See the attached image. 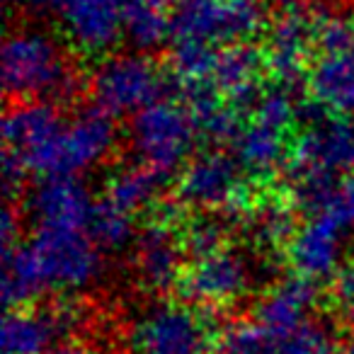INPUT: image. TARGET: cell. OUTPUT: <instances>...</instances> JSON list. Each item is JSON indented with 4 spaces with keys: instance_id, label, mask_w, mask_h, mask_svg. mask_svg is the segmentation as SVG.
<instances>
[{
    "instance_id": "1f68e13d",
    "label": "cell",
    "mask_w": 354,
    "mask_h": 354,
    "mask_svg": "<svg viewBox=\"0 0 354 354\" xmlns=\"http://www.w3.org/2000/svg\"><path fill=\"white\" fill-rule=\"evenodd\" d=\"M330 304H333L335 320L344 330L354 333V262L352 265H344L339 270V274L333 279Z\"/></svg>"
},
{
    "instance_id": "8fae6325",
    "label": "cell",
    "mask_w": 354,
    "mask_h": 354,
    "mask_svg": "<svg viewBox=\"0 0 354 354\" xmlns=\"http://www.w3.org/2000/svg\"><path fill=\"white\" fill-rule=\"evenodd\" d=\"M51 17L88 56L107 54L124 39V0H56Z\"/></svg>"
},
{
    "instance_id": "d6986e66",
    "label": "cell",
    "mask_w": 354,
    "mask_h": 354,
    "mask_svg": "<svg viewBox=\"0 0 354 354\" xmlns=\"http://www.w3.org/2000/svg\"><path fill=\"white\" fill-rule=\"evenodd\" d=\"M267 68L265 54L252 49L250 44H236L218 49L216 68H214L212 88L236 104L238 109L245 102H257L260 97V75Z\"/></svg>"
},
{
    "instance_id": "836d02e7",
    "label": "cell",
    "mask_w": 354,
    "mask_h": 354,
    "mask_svg": "<svg viewBox=\"0 0 354 354\" xmlns=\"http://www.w3.org/2000/svg\"><path fill=\"white\" fill-rule=\"evenodd\" d=\"M46 354H97V352L85 347V344H59V347H51Z\"/></svg>"
},
{
    "instance_id": "ba28073f",
    "label": "cell",
    "mask_w": 354,
    "mask_h": 354,
    "mask_svg": "<svg viewBox=\"0 0 354 354\" xmlns=\"http://www.w3.org/2000/svg\"><path fill=\"white\" fill-rule=\"evenodd\" d=\"M129 337L133 354H204L214 333L187 304L160 301L133 320Z\"/></svg>"
},
{
    "instance_id": "ac0fdd59",
    "label": "cell",
    "mask_w": 354,
    "mask_h": 354,
    "mask_svg": "<svg viewBox=\"0 0 354 354\" xmlns=\"http://www.w3.org/2000/svg\"><path fill=\"white\" fill-rule=\"evenodd\" d=\"M315 304H318V284L294 274L274 284L257 301L255 323L270 330L274 337H284L308 323Z\"/></svg>"
},
{
    "instance_id": "7c38bea8",
    "label": "cell",
    "mask_w": 354,
    "mask_h": 354,
    "mask_svg": "<svg viewBox=\"0 0 354 354\" xmlns=\"http://www.w3.org/2000/svg\"><path fill=\"white\" fill-rule=\"evenodd\" d=\"M117 146V127L114 117L104 114L102 109L85 107L75 114L61 133L59 153H56L54 177H75L93 170Z\"/></svg>"
},
{
    "instance_id": "4316f807",
    "label": "cell",
    "mask_w": 354,
    "mask_h": 354,
    "mask_svg": "<svg viewBox=\"0 0 354 354\" xmlns=\"http://www.w3.org/2000/svg\"><path fill=\"white\" fill-rule=\"evenodd\" d=\"M277 354H335L330 330L323 323L308 320L299 330L279 337Z\"/></svg>"
},
{
    "instance_id": "3957f363",
    "label": "cell",
    "mask_w": 354,
    "mask_h": 354,
    "mask_svg": "<svg viewBox=\"0 0 354 354\" xmlns=\"http://www.w3.org/2000/svg\"><path fill=\"white\" fill-rule=\"evenodd\" d=\"M262 0H177L172 8V44H248L265 27Z\"/></svg>"
},
{
    "instance_id": "4fadbf2b",
    "label": "cell",
    "mask_w": 354,
    "mask_h": 354,
    "mask_svg": "<svg viewBox=\"0 0 354 354\" xmlns=\"http://www.w3.org/2000/svg\"><path fill=\"white\" fill-rule=\"evenodd\" d=\"M323 10L313 6L294 8V10L277 12L270 32H267L265 64L277 80L294 83L306 71L310 51L315 49V30Z\"/></svg>"
},
{
    "instance_id": "7a4b0ae2",
    "label": "cell",
    "mask_w": 354,
    "mask_h": 354,
    "mask_svg": "<svg viewBox=\"0 0 354 354\" xmlns=\"http://www.w3.org/2000/svg\"><path fill=\"white\" fill-rule=\"evenodd\" d=\"M3 90L8 97L59 102L78 95V73L64 46L39 27L12 30L3 41L0 56Z\"/></svg>"
},
{
    "instance_id": "603a6c76",
    "label": "cell",
    "mask_w": 354,
    "mask_h": 354,
    "mask_svg": "<svg viewBox=\"0 0 354 354\" xmlns=\"http://www.w3.org/2000/svg\"><path fill=\"white\" fill-rule=\"evenodd\" d=\"M124 39L136 49V54L158 49L172 39L170 15L146 0H124Z\"/></svg>"
},
{
    "instance_id": "8992f818",
    "label": "cell",
    "mask_w": 354,
    "mask_h": 354,
    "mask_svg": "<svg viewBox=\"0 0 354 354\" xmlns=\"http://www.w3.org/2000/svg\"><path fill=\"white\" fill-rule=\"evenodd\" d=\"M66 129L64 114L56 102L22 100L12 102L3 117V141L6 151L22 162L30 175L54 177L56 153L61 133Z\"/></svg>"
},
{
    "instance_id": "8d00e7d4",
    "label": "cell",
    "mask_w": 354,
    "mask_h": 354,
    "mask_svg": "<svg viewBox=\"0 0 354 354\" xmlns=\"http://www.w3.org/2000/svg\"><path fill=\"white\" fill-rule=\"evenodd\" d=\"M8 3H30V0H8Z\"/></svg>"
},
{
    "instance_id": "d590c367",
    "label": "cell",
    "mask_w": 354,
    "mask_h": 354,
    "mask_svg": "<svg viewBox=\"0 0 354 354\" xmlns=\"http://www.w3.org/2000/svg\"><path fill=\"white\" fill-rule=\"evenodd\" d=\"M335 354H354V339H349V342L344 344L342 349H337V352H335Z\"/></svg>"
},
{
    "instance_id": "d4e9b609",
    "label": "cell",
    "mask_w": 354,
    "mask_h": 354,
    "mask_svg": "<svg viewBox=\"0 0 354 354\" xmlns=\"http://www.w3.org/2000/svg\"><path fill=\"white\" fill-rule=\"evenodd\" d=\"M277 342L279 337L260 323L241 320L223 330L218 337V354H277Z\"/></svg>"
},
{
    "instance_id": "6da1fadb",
    "label": "cell",
    "mask_w": 354,
    "mask_h": 354,
    "mask_svg": "<svg viewBox=\"0 0 354 354\" xmlns=\"http://www.w3.org/2000/svg\"><path fill=\"white\" fill-rule=\"evenodd\" d=\"M354 172V122L318 112L291 143L286 175L296 207L318 214L337 180Z\"/></svg>"
},
{
    "instance_id": "7402d4cb",
    "label": "cell",
    "mask_w": 354,
    "mask_h": 354,
    "mask_svg": "<svg viewBox=\"0 0 354 354\" xmlns=\"http://www.w3.org/2000/svg\"><path fill=\"white\" fill-rule=\"evenodd\" d=\"M165 183V177L153 172L146 165H129L117 170L104 185L102 199L112 207H117L119 212L133 214L143 212L146 207H151L160 194V187Z\"/></svg>"
},
{
    "instance_id": "2e32d148",
    "label": "cell",
    "mask_w": 354,
    "mask_h": 354,
    "mask_svg": "<svg viewBox=\"0 0 354 354\" xmlns=\"http://www.w3.org/2000/svg\"><path fill=\"white\" fill-rule=\"evenodd\" d=\"M95 199L75 177H46L30 194V218L35 228L51 231H88Z\"/></svg>"
},
{
    "instance_id": "5b68a950",
    "label": "cell",
    "mask_w": 354,
    "mask_h": 354,
    "mask_svg": "<svg viewBox=\"0 0 354 354\" xmlns=\"http://www.w3.org/2000/svg\"><path fill=\"white\" fill-rule=\"evenodd\" d=\"M95 107L109 117H133L160 102L167 93V78L148 54L109 56L88 80Z\"/></svg>"
},
{
    "instance_id": "5bb4252c",
    "label": "cell",
    "mask_w": 354,
    "mask_h": 354,
    "mask_svg": "<svg viewBox=\"0 0 354 354\" xmlns=\"http://www.w3.org/2000/svg\"><path fill=\"white\" fill-rule=\"evenodd\" d=\"M83 323L80 308L59 304L51 308L8 310L3 320V354H46L56 337L75 333Z\"/></svg>"
},
{
    "instance_id": "83f0119b",
    "label": "cell",
    "mask_w": 354,
    "mask_h": 354,
    "mask_svg": "<svg viewBox=\"0 0 354 354\" xmlns=\"http://www.w3.org/2000/svg\"><path fill=\"white\" fill-rule=\"evenodd\" d=\"M252 223H255V233L265 243H281V241L289 243L291 236L296 233L294 214L281 202L260 204L255 216H252Z\"/></svg>"
},
{
    "instance_id": "44dd1931",
    "label": "cell",
    "mask_w": 354,
    "mask_h": 354,
    "mask_svg": "<svg viewBox=\"0 0 354 354\" xmlns=\"http://www.w3.org/2000/svg\"><path fill=\"white\" fill-rule=\"evenodd\" d=\"M231 156L238 160L243 172L257 177H267L289 160L291 146H286V131L274 129L265 122H257L250 117L238 131V136L231 143Z\"/></svg>"
},
{
    "instance_id": "52a82bcc",
    "label": "cell",
    "mask_w": 354,
    "mask_h": 354,
    "mask_svg": "<svg viewBox=\"0 0 354 354\" xmlns=\"http://www.w3.org/2000/svg\"><path fill=\"white\" fill-rule=\"evenodd\" d=\"M27 245L37 260L46 291H80L104 270L102 250L88 231L35 228Z\"/></svg>"
},
{
    "instance_id": "277c9868",
    "label": "cell",
    "mask_w": 354,
    "mask_h": 354,
    "mask_svg": "<svg viewBox=\"0 0 354 354\" xmlns=\"http://www.w3.org/2000/svg\"><path fill=\"white\" fill-rule=\"evenodd\" d=\"M199 131L185 104L160 100L141 109L129 124V143L138 165L167 177L192 160Z\"/></svg>"
},
{
    "instance_id": "484cf974",
    "label": "cell",
    "mask_w": 354,
    "mask_h": 354,
    "mask_svg": "<svg viewBox=\"0 0 354 354\" xmlns=\"http://www.w3.org/2000/svg\"><path fill=\"white\" fill-rule=\"evenodd\" d=\"M315 51L318 56L354 54V15L323 10L315 30Z\"/></svg>"
},
{
    "instance_id": "e0dca14e",
    "label": "cell",
    "mask_w": 354,
    "mask_h": 354,
    "mask_svg": "<svg viewBox=\"0 0 354 354\" xmlns=\"http://www.w3.org/2000/svg\"><path fill=\"white\" fill-rule=\"evenodd\" d=\"M133 267L136 277L148 291L162 294L180 284L185 274L183 267V238L177 236L175 228L165 221L148 223L141 228L133 241Z\"/></svg>"
},
{
    "instance_id": "30bf717a",
    "label": "cell",
    "mask_w": 354,
    "mask_h": 354,
    "mask_svg": "<svg viewBox=\"0 0 354 354\" xmlns=\"http://www.w3.org/2000/svg\"><path fill=\"white\" fill-rule=\"evenodd\" d=\"M243 170L223 151H204L185 165L177 180V202L197 212L233 209L243 202Z\"/></svg>"
},
{
    "instance_id": "4dcf8cb0",
    "label": "cell",
    "mask_w": 354,
    "mask_h": 354,
    "mask_svg": "<svg viewBox=\"0 0 354 354\" xmlns=\"http://www.w3.org/2000/svg\"><path fill=\"white\" fill-rule=\"evenodd\" d=\"M318 214L333 218L342 231H354V172L335 183ZM315 216V214H313Z\"/></svg>"
},
{
    "instance_id": "e575fe53",
    "label": "cell",
    "mask_w": 354,
    "mask_h": 354,
    "mask_svg": "<svg viewBox=\"0 0 354 354\" xmlns=\"http://www.w3.org/2000/svg\"><path fill=\"white\" fill-rule=\"evenodd\" d=\"M146 3H151V6H156V8H162V10H167V6H175L177 0H146Z\"/></svg>"
},
{
    "instance_id": "9c48e42d",
    "label": "cell",
    "mask_w": 354,
    "mask_h": 354,
    "mask_svg": "<svg viewBox=\"0 0 354 354\" xmlns=\"http://www.w3.org/2000/svg\"><path fill=\"white\" fill-rule=\"evenodd\" d=\"M255 279L252 262L236 248H223L207 257H197L185 267L180 291L199 308H228L245 299Z\"/></svg>"
},
{
    "instance_id": "cb8c5ba5",
    "label": "cell",
    "mask_w": 354,
    "mask_h": 354,
    "mask_svg": "<svg viewBox=\"0 0 354 354\" xmlns=\"http://www.w3.org/2000/svg\"><path fill=\"white\" fill-rule=\"evenodd\" d=\"M90 238L95 241V245L102 252H117V250H127L129 245H133L138 231L133 226V216L119 212L117 207L107 204L104 199H100L95 204L93 212V221L88 228Z\"/></svg>"
},
{
    "instance_id": "ffe728a7",
    "label": "cell",
    "mask_w": 354,
    "mask_h": 354,
    "mask_svg": "<svg viewBox=\"0 0 354 354\" xmlns=\"http://www.w3.org/2000/svg\"><path fill=\"white\" fill-rule=\"evenodd\" d=\"M308 90L315 107L335 117L354 114V54L318 56L310 66Z\"/></svg>"
},
{
    "instance_id": "d6a6232c",
    "label": "cell",
    "mask_w": 354,
    "mask_h": 354,
    "mask_svg": "<svg viewBox=\"0 0 354 354\" xmlns=\"http://www.w3.org/2000/svg\"><path fill=\"white\" fill-rule=\"evenodd\" d=\"M20 209H15V204L8 202L6 212H3V221H0V241H3V250L20 245Z\"/></svg>"
},
{
    "instance_id": "9a60e30c",
    "label": "cell",
    "mask_w": 354,
    "mask_h": 354,
    "mask_svg": "<svg viewBox=\"0 0 354 354\" xmlns=\"http://www.w3.org/2000/svg\"><path fill=\"white\" fill-rule=\"evenodd\" d=\"M342 228L333 218L315 214L304 226L296 228L286 243V257L296 277L313 281L335 279L342 270Z\"/></svg>"
},
{
    "instance_id": "f1b7e54d",
    "label": "cell",
    "mask_w": 354,
    "mask_h": 354,
    "mask_svg": "<svg viewBox=\"0 0 354 354\" xmlns=\"http://www.w3.org/2000/svg\"><path fill=\"white\" fill-rule=\"evenodd\" d=\"M183 245L185 252L192 255L194 260L207 257L226 248V228L218 221H212V218H197L183 233Z\"/></svg>"
},
{
    "instance_id": "f546056e",
    "label": "cell",
    "mask_w": 354,
    "mask_h": 354,
    "mask_svg": "<svg viewBox=\"0 0 354 354\" xmlns=\"http://www.w3.org/2000/svg\"><path fill=\"white\" fill-rule=\"evenodd\" d=\"M252 117L257 122H265L274 129H281V131H289V124L296 117V104L284 88H272L257 97Z\"/></svg>"
}]
</instances>
